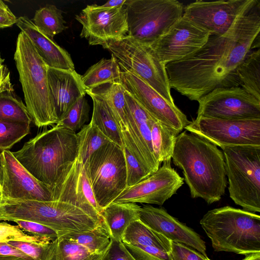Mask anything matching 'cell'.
<instances>
[{"mask_svg":"<svg viewBox=\"0 0 260 260\" xmlns=\"http://www.w3.org/2000/svg\"><path fill=\"white\" fill-rule=\"evenodd\" d=\"M260 1L248 0L231 27L196 52L166 65L171 88L198 101L217 88L239 86L237 69L260 46Z\"/></svg>","mask_w":260,"mask_h":260,"instance_id":"1","label":"cell"},{"mask_svg":"<svg viewBox=\"0 0 260 260\" xmlns=\"http://www.w3.org/2000/svg\"><path fill=\"white\" fill-rule=\"evenodd\" d=\"M172 158L182 170L192 198L209 204L221 199L227 178L223 152L217 146L185 131L177 136Z\"/></svg>","mask_w":260,"mask_h":260,"instance_id":"2","label":"cell"},{"mask_svg":"<svg viewBox=\"0 0 260 260\" xmlns=\"http://www.w3.org/2000/svg\"><path fill=\"white\" fill-rule=\"evenodd\" d=\"M12 153L34 177L51 188L61 168L77 157V135L55 125L39 133L21 149Z\"/></svg>","mask_w":260,"mask_h":260,"instance_id":"3","label":"cell"},{"mask_svg":"<svg viewBox=\"0 0 260 260\" xmlns=\"http://www.w3.org/2000/svg\"><path fill=\"white\" fill-rule=\"evenodd\" d=\"M14 59L32 121L39 128L56 125L58 118L50 94L48 67L22 31L17 37Z\"/></svg>","mask_w":260,"mask_h":260,"instance_id":"4","label":"cell"},{"mask_svg":"<svg viewBox=\"0 0 260 260\" xmlns=\"http://www.w3.org/2000/svg\"><path fill=\"white\" fill-rule=\"evenodd\" d=\"M215 251L260 252V216L229 206L208 211L200 222Z\"/></svg>","mask_w":260,"mask_h":260,"instance_id":"5","label":"cell"},{"mask_svg":"<svg viewBox=\"0 0 260 260\" xmlns=\"http://www.w3.org/2000/svg\"><path fill=\"white\" fill-rule=\"evenodd\" d=\"M3 201L1 220L37 222L54 230L58 237L90 231L102 224L81 209L64 202L8 199Z\"/></svg>","mask_w":260,"mask_h":260,"instance_id":"6","label":"cell"},{"mask_svg":"<svg viewBox=\"0 0 260 260\" xmlns=\"http://www.w3.org/2000/svg\"><path fill=\"white\" fill-rule=\"evenodd\" d=\"M230 197L244 210L260 212V146H223Z\"/></svg>","mask_w":260,"mask_h":260,"instance_id":"7","label":"cell"},{"mask_svg":"<svg viewBox=\"0 0 260 260\" xmlns=\"http://www.w3.org/2000/svg\"><path fill=\"white\" fill-rule=\"evenodd\" d=\"M102 47L116 58L122 71L133 73L168 101L174 103L166 65L158 59L150 45L127 35L107 42Z\"/></svg>","mask_w":260,"mask_h":260,"instance_id":"8","label":"cell"},{"mask_svg":"<svg viewBox=\"0 0 260 260\" xmlns=\"http://www.w3.org/2000/svg\"><path fill=\"white\" fill-rule=\"evenodd\" d=\"M127 35L151 45L182 16L183 5L177 0H126Z\"/></svg>","mask_w":260,"mask_h":260,"instance_id":"9","label":"cell"},{"mask_svg":"<svg viewBox=\"0 0 260 260\" xmlns=\"http://www.w3.org/2000/svg\"><path fill=\"white\" fill-rule=\"evenodd\" d=\"M84 166L95 199L102 210L127 187L123 148L112 142L92 153Z\"/></svg>","mask_w":260,"mask_h":260,"instance_id":"10","label":"cell"},{"mask_svg":"<svg viewBox=\"0 0 260 260\" xmlns=\"http://www.w3.org/2000/svg\"><path fill=\"white\" fill-rule=\"evenodd\" d=\"M184 129L220 148L260 146V119L225 120L200 116Z\"/></svg>","mask_w":260,"mask_h":260,"instance_id":"11","label":"cell"},{"mask_svg":"<svg viewBox=\"0 0 260 260\" xmlns=\"http://www.w3.org/2000/svg\"><path fill=\"white\" fill-rule=\"evenodd\" d=\"M198 102L197 117L225 120L260 119V101L240 86L215 88Z\"/></svg>","mask_w":260,"mask_h":260,"instance_id":"12","label":"cell"},{"mask_svg":"<svg viewBox=\"0 0 260 260\" xmlns=\"http://www.w3.org/2000/svg\"><path fill=\"white\" fill-rule=\"evenodd\" d=\"M53 201L71 204L102 223L98 204L84 164L77 158L66 164L51 187Z\"/></svg>","mask_w":260,"mask_h":260,"instance_id":"13","label":"cell"},{"mask_svg":"<svg viewBox=\"0 0 260 260\" xmlns=\"http://www.w3.org/2000/svg\"><path fill=\"white\" fill-rule=\"evenodd\" d=\"M120 83L147 113L177 135L190 123L175 103L168 101L133 73L122 71Z\"/></svg>","mask_w":260,"mask_h":260,"instance_id":"14","label":"cell"},{"mask_svg":"<svg viewBox=\"0 0 260 260\" xmlns=\"http://www.w3.org/2000/svg\"><path fill=\"white\" fill-rule=\"evenodd\" d=\"M82 25L81 38L90 45H101L121 39L127 35V11L124 4L111 8L87 5L75 16Z\"/></svg>","mask_w":260,"mask_h":260,"instance_id":"15","label":"cell"},{"mask_svg":"<svg viewBox=\"0 0 260 260\" xmlns=\"http://www.w3.org/2000/svg\"><path fill=\"white\" fill-rule=\"evenodd\" d=\"M210 36L208 31L183 16L150 46L158 59L166 65L198 51Z\"/></svg>","mask_w":260,"mask_h":260,"instance_id":"16","label":"cell"},{"mask_svg":"<svg viewBox=\"0 0 260 260\" xmlns=\"http://www.w3.org/2000/svg\"><path fill=\"white\" fill-rule=\"evenodd\" d=\"M184 183L181 177L171 165L162 166L134 186L126 187L112 203H135L162 205L175 194Z\"/></svg>","mask_w":260,"mask_h":260,"instance_id":"17","label":"cell"},{"mask_svg":"<svg viewBox=\"0 0 260 260\" xmlns=\"http://www.w3.org/2000/svg\"><path fill=\"white\" fill-rule=\"evenodd\" d=\"M3 170V200L52 201L51 188L34 177L15 157L12 152H1Z\"/></svg>","mask_w":260,"mask_h":260,"instance_id":"18","label":"cell"},{"mask_svg":"<svg viewBox=\"0 0 260 260\" xmlns=\"http://www.w3.org/2000/svg\"><path fill=\"white\" fill-rule=\"evenodd\" d=\"M248 0H197L183 9V16L208 31L221 35L231 27Z\"/></svg>","mask_w":260,"mask_h":260,"instance_id":"19","label":"cell"},{"mask_svg":"<svg viewBox=\"0 0 260 260\" xmlns=\"http://www.w3.org/2000/svg\"><path fill=\"white\" fill-rule=\"evenodd\" d=\"M139 217L144 224L171 242L187 245L207 256L205 243L200 236L170 215L163 208L144 205L141 207Z\"/></svg>","mask_w":260,"mask_h":260,"instance_id":"20","label":"cell"},{"mask_svg":"<svg viewBox=\"0 0 260 260\" xmlns=\"http://www.w3.org/2000/svg\"><path fill=\"white\" fill-rule=\"evenodd\" d=\"M81 76L75 70L48 68L50 94L58 120L79 99L85 96Z\"/></svg>","mask_w":260,"mask_h":260,"instance_id":"21","label":"cell"},{"mask_svg":"<svg viewBox=\"0 0 260 260\" xmlns=\"http://www.w3.org/2000/svg\"><path fill=\"white\" fill-rule=\"evenodd\" d=\"M16 25L29 39L38 53L49 68L74 70L70 54L53 39L40 31L27 17L17 18Z\"/></svg>","mask_w":260,"mask_h":260,"instance_id":"22","label":"cell"},{"mask_svg":"<svg viewBox=\"0 0 260 260\" xmlns=\"http://www.w3.org/2000/svg\"><path fill=\"white\" fill-rule=\"evenodd\" d=\"M141 206L135 203H112L102 209V224L110 238L122 241L127 227L139 219Z\"/></svg>","mask_w":260,"mask_h":260,"instance_id":"23","label":"cell"},{"mask_svg":"<svg viewBox=\"0 0 260 260\" xmlns=\"http://www.w3.org/2000/svg\"><path fill=\"white\" fill-rule=\"evenodd\" d=\"M123 243L156 247L170 253L171 241L151 229L139 219L132 222L125 230L122 238Z\"/></svg>","mask_w":260,"mask_h":260,"instance_id":"24","label":"cell"},{"mask_svg":"<svg viewBox=\"0 0 260 260\" xmlns=\"http://www.w3.org/2000/svg\"><path fill=\"white\" fill-rule=\"evenodd\" d=\"M122 71L116 58H102L81 76L86 91L107 83H120Z\"/></svg>","mask_w":260,"mask_h":260,"instance_id":"25","label":"cell"},{"mask_svg":"<svg viewBox=\"0 0 260 260\" xmlns=\"http://www.w3.org/2000/svg\"><path fill=\"white\" fill-rule=\"evenodd\" d=\"M124 95L128 107L137 127L140 140L155 172L160 167V165L154 156L151 143L150 125L153 118L125 89Z\"/></svg>","mask_w":260,"mask_h":260,"instance_id":"26","label":"cell"},{"mask_svg":"<svg viewBox=\"0 0 260 260\" xmlns=\"http://www.w3.org/2000/svg\"><path fill=\"white\" fill-rule=\"evenodd\" d=\"M103 254L93 253L73 241L58 237L49 244L45 260H101Z\"/></svg>","mask_w":260,"mask_h":260,"instance_id":"27","label":"cell"},{"mask_svg":"<svg viewBox=\"0 0 260 260\" xmlns=\"http://www.w3.org/2000/svg\"><path fill=\"white\" fill-rule=\"evenodd\" d=\"M92 99L93 111L91 122L95 124L109 140L121 148L123 145L117 126L105 101L101 97L86 91Z\"/></svg>","mask_w":260,"mask_h":260,"instance_id":"28","label":"cell"},{"mask_svg":"<svg viewBox=\"0 0 260 260\" xmlns=\"http://www.w3.org/2000/svg\"><path fill=\"white\" fill-rule=\"evenodd\" d=\"M260 49L251 51L237 69L239 86L260 101Z\"/></svg>","mask_w":260,"mask_h":260,"instance_id":"29","label":"cell"},{"mask_svg":"<svg viewBox=\"0 0 260 260\" xmlns=\"http://www.w3.org/2000/svg\"><path fill=\"white\" fill-rule=\"evenodd\" d=\"M151 138L154 156L157 162L171 161L177 135L153 119L150 125Z\"/></svg>","mask_w":260,"mask_h":260,"instance_id":"30","label":"cell"},{"mask_svg":"<svg viewBox=\"0 0 260 260\" xmlns=\"http://www.w3.org/2000/svg\"><path fill=\"white\" fill-rule=\"evenodd\" d=\"M62 13L56 6L47 4L37 10L31 20L40 31L53 39L68 28Z\"/></svg>","mask_w":260,"mask_h":260,"instance_id":"31","label":"cell"},{"mask_svg":"<svg viewBox=\"0 0 260 260\" xmlns=\"http://www.w3.org/2000/svg\"><path fill=\"white\" fill-rule=\"evenodd\" d=\"M76 135L78 141L77 158L84 164L88 161L92 153L110 142L91 121L84 125Z\"/></svg>","mask_w":260,"mask_h":260,"instance_id":"32","label":"cell"},{"mask_svg":"<svg viewBox=\"0 0 260 260\" xmlns=\"http://www.w3.org/2000/svg\"><path fill=\"white\" fill-rule=\"evenodd\" d=\"M59 237L73 241L97 254H104L110 243V236L102 224L90 231L70 233Z\"/></svg>","mask_w":260,"mask_h":260,"instance_id":"33","label":"cell"},{"mask_svg":"<svg viewBox=\"0 0 260 260\" xmlns=\"http://www.w3.org/2000/svg\"><path fill=\"white\" fill-rule=\"evenodd\" d=\"M0 120L28 124L32 121L25 105L14 91L0 92Z\"/></svg>","mask_w":260,"mask_h":260,"instance_id":"34","label":"cell"},{"mask_svg":"<svg viewBox=\"0 0 260 260\" xmlns=\"http://www.w3.org/2000/svg\"><path fill=\"white\" fill-rule=\"evenodd\" d=\"M89 111L90 106L87 101L85 96L81 97L59 119L56 125L76 133L88 121Z\"/></svg>","mask_w":260,"mask_h":260,"instance_id":"35","label":"cell"},{"mask_svg":"<svg viewBox=\"0 0 260 260\" xmlns=\"http://www.w3.org/2000/svg\"><path fill=\"white\" fill-rule=\"evenodd\" d=\"M30 124L0 120V150H9L29 134Z\"/></svg>","mask_w":260,"mask_h":260,"instance_id":"36","label":"cell"},{"mask_svg":"<svg viewBox=\"0 0 260 260\" xmlns=\"http://www.w3.org/2000/svg\"><path fill=\"white\" fill-rule=\"evenodd\" d=\"M17 241L39 243L49 245L52 241L48 239L25 234L18 225L6 222H0V243Z\"/></svg>","mask_w":260,"mask_h":260,"instance_id":"37","label":"cell"},{"mask_svg":"<svg viewBox=\"0 0 260 260\" xmlns=\"http://www.w3.org/2000/svg\"><path fill=\"white\" fill-rule=\"evenodd\" d=\"M126 170L127 187L135 185L152 173L142 166L125 148H123Z\"/></svg>","mask_w":260,"mask_h":260,"instance_id":"38","label":"cell"},{"mask_svg":"<svg viewBox=\"0 0 260 260\" xmlns=\"http://www.w3.org/2000/svg\"><path fill=\"white\" fill-rule=\"evenodd\" d=\"M123 244L136 260H170L169 253L156 247Z\"/></svg>","mask_w":260,"mask_h":260,"instance_id":"39","label":"cell"},{"mask_svg":"<svg viewBox=\"0 0 260 260\" xmlns=\"http://www.w3.org/2000/svg\"><path fill=\"white\" fill-rule=\"evenodd\" d=\"M14 222L17 223L20 229L30 233L31 235L46 238L52 242L58 237L54 230L43 224L25 220H15Z\"/></svg>","mask_w":260,"mask_h":260,"instance_id":"40","label":"cell"},{"mask_svg":"<svg viewBox=\"0 0 260 260\" xmlns=\"http://www.w3.org/2000/svg\"><path fill=\"white\" fill-rule=\"evenodd\" d=\"M170 260H210L199 251L179 243L171 242Z\"/></svg>","mask_w":260,"mask_h":260,"instance_id":"41","label":"cell"},{"mask_svg":"<svg viewBox=\"0 0 260 260\" xmlns=\"http://www.w3.org/2000/svg\"><path fill=\"white\" fill-rule=\"evenodd\" d=\"M7 243L21 250L34 260H45L49 245L17 241H9Z\"/></svg>","mask_w":260,"mask_h":260,"instance_id":"42","label":"cell"},{"mask_svg":"<svg viewBox=\"0 0 260 260\" xmlns=\"http://www.w3.org/2000/svg\"><path fill=\"white\" fill-rule=\"evenodd\" d=\"M101 260H136L122 241L110 238V243Z\"/></svg>","mask_w":260,"mask_h":260,"instance_id":"43","label":"cell"},{"mask_svg":"<svg viewBox=\"0 0 260 260\" xmlns=\"http://www.w3.org/2000/svg\"><path fill=\"white\" fill-rule=\"evenodd\" d=\"M0 255L14 256L24 260H34L21 250L7 243H0Z\"/></svg>","mask_w":260,"mask_h":260,"instance_id":"44","label":"cell"},{"mask_svg":"<svg viewBox=\"0 0 260 260\" xmlns=\"http://www.w3.org/2000/svg\"><path fill=\"white\" fill-rule=\"evenodd\" d=\"M6 91H14V88L11 82L10 71L2 64L0 65V92Z\"/></svg>","mask_w":260,"mask_h":260,"instance_id":"45","label":"cell"},{"mask_svg":"<svg viewBox=\"0 0 260 260\" xmlns=\"http://www.w3.org/2000/svg\"><path fill=\"white\" fill-rule=\"evenodd\" d=\"M17 18L14 15H0V29L12 26L16 24Z\"/></svg>","mask_w":260,"mask_h":260,"instance_id":"46","label":"cell"},{"mask_svg":"<svg viewBox=\"0 0 260 260\" xmlns=\"http://www.w3.org/2000/svg\"><path fill=\"white\" fill-rule=\"evenodd\" d=\"M125 1L126 0H110L100 7L104 8H114L123 5Z\"/></svg>","mask_w":260,"mask_h":260,"instance_id":"47","label":"cell"},{"mask_svg":"<svg viewBox=\"0 0 260 260\" xmlns=\"http://www.w3.org/2000/svg\"><path fill=\"white\" fill-rule=\"evenodd\" d=\"M0 15L13 16L14 14L10 10L8 6L2 1L0 0Z\"/></svg>","mask_w":260,"mask_h":260,"instance_id":"48","label":"cell"},{"mask_svg":"<svg viewBox=\"0 0 260 260\" xmlns=\"http://www.w3.org/2000/svg\"><path fill=\"white\" fill-rule=\"evenodd\" d=\"M243 260H260V252L246 255Z\"/></svg>","mask_w":260,"mask_h":260,"instance_id":"49","label":"cell"},{"mask_svg":"<svg viewBox=\"0 0 260 260\" xmlns=\"http://www.w3.org/2000/svg\"><path fill=\"white\" fill-rule=\"evenodd\" d=\"M0 260H24L14 256H7L0 255Z\"/></svg>","mask_w":260,"mask_h":260,"instance_id":"50","label":"cell"},{"mask_svg":"<svg viewBox=\"0 0 260 260\" xmlns=\"http://www.w3.org/2000/svg\"><path fill=\"white\" fill-rule=\"evenodd\" d=\"M2 180H3V170H2V164H1V152H0V191L1 189Z\"/></svg>","mask_w":260,"mask_h":260,"instance_id":"51","label":"cell"},{"mask_svg":"<svg viewBox=\"0 0 260 260\" xmlns=\"http://www.w3.org/2000/svg\"><path fill=\"white\" fill-rule=\"evenodd\" d=\"M3 200L0 201V220L3 215Z\"/></svg>","mask_w":260,"mask_h":260,"instance_id":"52","label":"cell"},{"mask_svg":"<svg viewBox=\"0 0 260 260\" xmlns=\"http://www.w3.org/2000/svg\"><path fill=\"white\" fill-rule=\"evenodd\" d=\"M4 60H5V59L2 58L1 55V53H0V65L3 64V63L4 62Z\"/></svg>","mask_w":260,"mask_h":260,"instance_id":"53","label":"cell"},{"mask_svg":"<svg viewBox=\"0 0 260 260\" xmlns=\"http://www.w3.org/2000/svg\"><path fill=\"white\" fill-rule=\"evenodd\" d=\"M2 200H3L2 194L1 191H0V201H1Z\"/></svg>","mask_w":260,"mask_h":260,"instance_id":"54","label":"cell"}]
</instances>
